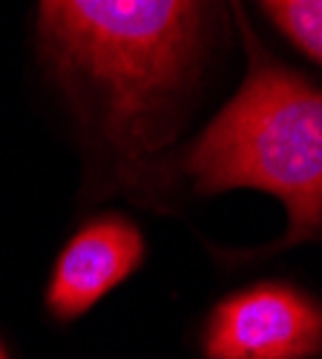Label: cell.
Returning <instances> with one entry per match:
<instances>
[{
  "mask_svg": "<svg viewBox=\"0 0 322 359\" xmlns=\"http://www.w3.org/2000/svg\"><path fill=\"white\" fill-rule=\"evenodd\" d=\"M262 12L305 55L322 64V0H265Z\"/></svg>",
  "mask_w": 322,
  "mask_h": 359,
  "instance_id": "5b68a950",
  "label": "cell"
},
{
  "mask_svg": "<svg viewBox=\"0 0 322 359\" xmlns=\"http://www.w3.org/2000/svg\"><path fill=\"white\" fill-rule=\"evenodd\" d=\"M248 78L185 158L199 193L262 190L288 210V238L322 227V89L285 69L242 23Z\"/></svg>",
  "mask_w": 322,
  "mask_h": 359,
  "instance_id": "6da1fadb",
  "label": "cell"
},
{
  "mask_svg": "<svg viewBox=\"0 0 322 359\" xmlns=\"http://www.w3.org/2000/svg\"><path fill=\"white\" fill-rule=\"evenodd\" d=\"M208 6L187 0H49L38 26L55 69L95 86L115 141H144L147 121L185 83Z\"/></svg>",
  "mask_w": 322,
  "mask_h": 359,
  "instance_id": "7a4b0ae2",
  "label": "cell"
},
{
  "mask_svg": "<svg viewBox=\"0 0 322 359\" xmlns=\"http://www.w3.org/2000/svg\"><path fill=\"white\" fill-rule=\"evenodd\" d=\"M0 359H9V353H6V348H4V342H0Z\"/></svg>",
  "mask_w": 322,
  "mask_h": 359,
  "instance_id": "8992f818",
  "label": "cell"
},
{
  "mask_svg": "<svg viewBox=\"0 0 322 359\" xmlns=\"http://www.w3.org/2000/svg\"><path fill=\"white\" fill-rule=\"evenodd\" d=\"M322 351V308L294 287L256 285L216 305L208 359H305Z\"/></svg>",
  "mask_w": 322,
  "mask_h": 359,
  "instance_id": "3957f363",
  "label": "cell"
},
{
  "mask_svg": "<svg viewBox=\"0 0 322 359\" xmlns=\"http://www.w3.org/2000/svg\"><path fill=\"white\" fill-rule=\"evenodd\" d=\"M144 259V238L124 216H98L86 222L61 250L46 290L55 316L72 319L119 287Z\"/></svg>",
  "mask_w": 322,
  "mask_h": 359,
  "instance_id": "277c9868",
  "label": "cell"
}]
</instances>
